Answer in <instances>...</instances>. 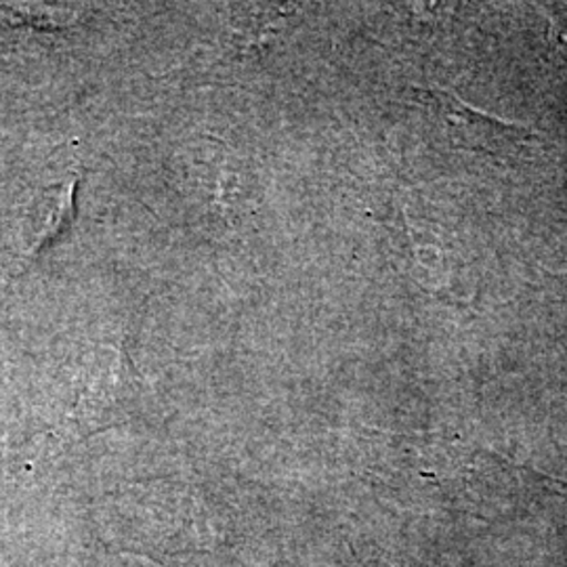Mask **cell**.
<instances>
[{"instance_id":"obj_1","label":"cell","mask_w":567,"mask_h":567,"mask_svg":"<svg viewBox=\"0 0 567 567\" xmlns=\"http://www.w3.org/2000/svg\"><path fill=\"white\" fill-rule=\"evenodd\" d=\"M419 95L446 128L447 140L463 150L501 154L507 147H515L534 137V131L524 124L501 121L477 107H471L447 89L433 86L419 91Z\"/></svg>"}]
</instances>
